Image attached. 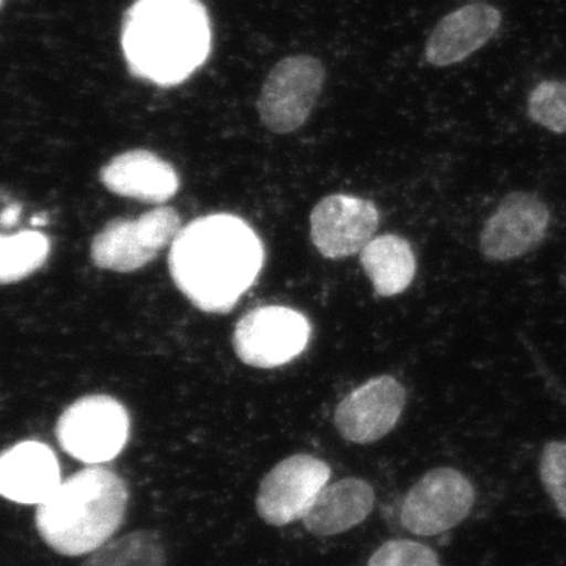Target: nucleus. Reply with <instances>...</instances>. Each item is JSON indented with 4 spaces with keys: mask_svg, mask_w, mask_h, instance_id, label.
<instances>
[{
    "mask_svg": "<svg viewBox=\"0 0 566 566\" xmlns=\"http://www.w3.org/2000/svg\"><path fill=\"white\" fill-rule=\"evenodd\" d=\"M181 230L172 207H159L137 219H114L96 234L91 255L102 270L134 273L147 266Z\"/></svg>",
    "mask_w": 566,
    "mask_h": 566,
    "instance_id": "6",
    "label": "nucleus"
},
{
    "mask_svg": "<svg viewBox=\"0 0 566 566\" xmlns=\"http://www.w3.org/2000/svg\"><path fill=\"white\" fill-rule=\"evenodd\" d=\"M3 0H0V7H2Z\"/></svg>",
    "mask_w": 566,
    "mask_h": 566,
    "instance_id": "25",
    "label": "nucleus"
},
{
    "mask_svg": "<svg viewBox=\"0 0 566 566\" xmlns=\"http://www.w3.org/2000/svg\"><path fill=\"white\" fill-rule=\"evenodd\" d=\"M379 221L381 216L370 200L334 193L312 211V241L326 259H348L374 240Z\"/></svg>",
    "mask_w": 566,
    "mask_h": 566,
    "instance_id": "12",
    "label": "nucleus"
},
{
    "mask_svg": "<svg viewBox=\"0 0 566 566\" xmlns=\"http://www.w3.org/2000/svg\"><path fill=\"white\" fill-rule=\"evenodd\" d=\"M331 468L312 455H293L271 469L260 483L255 509L264 523L289 526L303 520L316 495L329 485Z\"/></svg>",
    "mask_w": 566,
    "mask_h": 566,
    "instance_id": "9",
    "label": "nucleus"
},
{
    "mask_svg": "<svg viewBox=\"0 0 566 566\" xmlns=\"http://www.w3.org/2000/svg\"><path fill=\"white\" fill-rule=\"evenodd\" d=\"M44 223L43 219H32V226H41Z\"/></svg>",
    "mask_w": 566,
    "mask_h": 566,
    "instance_id": "24",
    "label": "nucleus"
},
{
    "mask_svg": "<svg viewBox=\"0 0 566 566\" xmlns=\"http://www.w3.org/2000/svg\"><path fill=\"white\" fill-rule=\"evenodd\" d=\"M360 264L375 293L381 297L406 292L417 273L412 245L398 234L374 238L360 252Z\"/></svg>",
    "mask_w": 566,
    "mask_h": 566,
    "instance_id": "17",
    "label": "nucleus"
},
{
    "mask_svg": "<svg viewBox=\"0 0 566 566\" xmlns=\"http://www.w3.org/2000/svg\"><path fill=\"white\" fill-rule=\"evenodd\" d=\"M307 316L283 305L253 308L238 322L233 348L241 363L275 368L300 357L311 342Z\"/></svg>",
    "mask_w": 566,
    "mask_h": 566,
    "instance_id": "7",
    "label": "nucleus"
},
{
    "mask_svg": "<svg viewBox=\"0 0 566 566\" xmlns=\"http://www.w3.org/2000/svg\"><path fill=\"white\" fill-rule=\"evenodd\" d=\"M538 471L546 494L566 520V441H551L543 447Z\"/></svg>",
    "mask_w": 566,
    "mask_h": 566,
    "instance_id": "21",
    "label": "nucleus"
},
{
    "mask_svg": "<svg viewBox=\"0 0 566 566\" xmlns=\"http://www.w3.org/2000/svg\"><path fill=\"white\" fill-rule=\"evenodd\" d=\"M549 223V208L535 193H509L483 226L480 252L494 263L521 259L545 241Z\"/></svg>",
    "mask_w": 566,
    "mask_h": 566,
    "instance_id": "10",
    "label": "nucleus"
},
{
    "mask_svg": "<svg viewBox=\"0 0 566 566\" xmlns=\"http://www.w3.org/2000/svg\"><path fill=\"white\" fill-rule=\"evenodd\" d=\"M264 249L238 216L208 214L181 227L169 253V271L189 303L207 314H227L262 273Z\"/></svg>",
    "mask_w": 566,
    "mask_h": 566,
    "instance_id": "1",
    "label": "nucleus"
},
{
    "mask_svg": "<svg viewBox=\"0 0 566 566\" xmlns=\"http://www.w3.org/2000/svg\"><path fill=\"white\" fill-rule=\"evenodd\" d=\"M104 188L115 196L163 205L177 196L180 177L169 161L150 150L123 151L99 172Z\"/></svg>",
    "mask_w": 566,
    "mask_h": 566,
    "instance_id": "14",
    "label": "nucleus"
},
{
    "mask_svg": "<svg viewBox=\"0 0 566 566\" xmlns=\"http://www.w3.org/2000/svg\"><path fill=\"white\" fill-rule=\"evenodd\" d=\"M129 491L120 475L88 465L36 506L35 526L51 549L80 557L109 542L128 509Z\"/></svg>",
    "mask_w": 566,
    "mask_h": 566,
    "instance_id": "3",
    "label": "nucleus"
},
{
    "mask_svg": "<svg viewBox=\"0 0 566 566\" xmlns=\"http://www.w3.org/2000/svg\"><path fill=\"white\" fill-rule=\"evenodd\" d=\"M501 24V11L490 3L461 7L438 22L424 46V59L438 69L464 62L493 39Z\"/></svg>",
    "mask_w": 566,
    "mask_h": 566,
    "instance_id": "13",
    "label": "nucleus"
},
{
    "mask_svg": "<svg viewBox=\"0 0 566 566\" xmlns=\"http://www.w3.org/2000/svg\"><path fill=\"white\" fill-rule=\"evenodd\" d=\"M20 205H11V207L3 210L2 214H0V223L6 227L14 226V223L18 222V219H20Z\"/></svg>",
    "mask_w": 566,
    "mask_h": 566,
    "instance_id": "23",
    "label": "nucleus"
},
{
    "mask_svg": "<svg viewBox=\"0 0 566 566\" xmlns=\"http://www.w3.org/2000/svg\"><path fill=\"white\" fill-rule=\"evenodd\" d=\"M50 240L40 232L0 234V283L22 281L40 270L50 256Z\"/></svg>",
    "mask_w": 566,
    "mask_h": 566,
    "instance_id": "19",
    "label": "nucleus"
},
{
    "mask_svg": "<svg viewBox=\"0 0 566 566\" xmlns=\"http://www.w3.org/2000/svg\"><path fill=\"white\" fill-rule=\"evenodd\" d=\"M166 547L158 532L136 531L109 539L88 554L81 566H164Z\"/></svg>",
    "mask_w": 566,
    "mask_h": 566,
    "instance_id": "18",
    "label": "nucleus"
},
{
    "mask_svg": "<svg viewBox=\"0 0 566 566\" xmlns=\"http://www.w3.org/2000/svg\"><path fill=\"white\" fill-rule=\"evenodd\" d=\"M475 504L471 480L453 468L427 472L405 495L401 524L419 536H436L460 526Z\"/></svg>",
    "mask_w": 566,
    "mask_h": 566,
    "instance_id": "8",
    "label": "nucleus"
},
{
    "mask_svg": "<svg viewBox=\"0 0 566 566\" xmlns=\"http://www.w3.org/2000/svg\"><path fill=\"white\" fill-rule=\"evenodd\" d=\"M406 390L394 376H376L346 395L335 409V427L353 444H371L397 427Z\"/></svg>",
    "mask_w": 566,
    "mask_h": 566,
    "instance_id": "11",
    "label": "nucleus"
},
{
    "mask_svg": "<svg viewBox=\"0 0 566 566\" xmlns=\"http://www.w3.org/2000/svg\"><path fill=\"white\" fill-rule=\"evenodd\" d=\"M531 120L547 132L566 134V81H543L528 95Z\"/></svg>",
    "mask_w": 566,
    "mask_h": 566,
    "instance_id": "20",
    "label": "nucleus"
},
{
    "mask_svg": "<svg viewBox=\"0 0 566 566\" xmlns=\"http://www.w3.org/2000/svg\"><path fill=\"white\" fill-rule=\"evenodd\" d=\"M375 509V490L360 479H344L323 488L303 517L316 536L344 534L363 524Z\"/></svg>",
    "mask_w": 566,
    "mask_h": 566,
    "instance_id": "16",
    "label": "nucleus"
},
{
    "mask_svg": "<svg viewBox=\"0 0 566 566\" xmlns=\"http://www.w3.org/2000/svg\"><path fill=\"white\" fill-rule=\"evenodd\" d=\"M326 84V69L311 54L282 59L264 77L256 109L268 132L292 134L303 128Z\"/></svg>",
    "mask_w": 566,
    "mask_h": 566,
    "instance_id": "4",
    "label": "nucleus"
},
{
    "mask_svg": "<svg viewBox=\"0 0 566 566\" xmlns=\"http://www.w3.org/2000/svg\"><path fill=\"white\" fill-rule=\"evenodd\" d=\"M122 48L134 77L172 87L210 57V14L202 0H134L123 17Z\"/></svg>",
    "mask_w": 566,
    "mask_h": 566,
    "instance_id": "2",
    "label": "nucleus"
},
{
    "mask_svg": "<svg viewBox=\"0 0 566 566\" xmlns=\"http://www.w3.org/2000/svg\"><path fill=\"white\" fill-rule=\"evenodd\" d=\"M62 483L51 447L24 441L0 453V495L22 505L43 504Z\"/></svg>",
    "mask_w": 566,
    "mask_h": 566,
    "instance_id": "15",
    "label": "nucleus"
},
{
    "mask_svg": "<svg viewBox=\"0 0 566 566\" xmlns=\"http://www.w3.org/2000/svg\"><path fill=\"white\" fill-rule=\"evenodd\" d=\"M129 415L109 395H87L63 411L55 427L59 444L82 463L96 465L115 460L129 439Z\"/></svg>",
    "mask_w": 566,
    "mask_h": 566,
    "instance_id": "5",
    "label": "nucleus"
},
{
    "mask_svg": "<svg viewBox=\"0 0 566 566\" xmlns=\"http://www.w3.org/2000/svg\"><path fill=\"white\" fill-rule=\"evenodd\" d=\"M368 566H441L431 547L411 539H390L368 560Z\"/></svg>",
    "mask_w": 566,
    "mask_h": 566,
    "instance_id": "22",
    "label": "nucleus"
}]
</instances>
